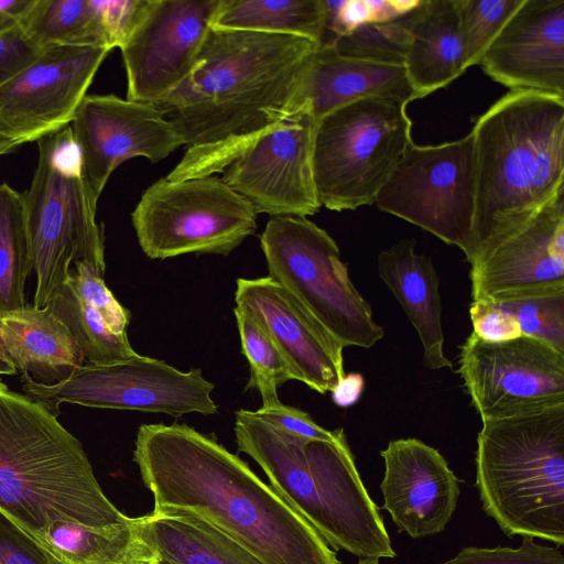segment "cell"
Wrapping results in <instances>:
<instances>
[{
  "mask_svg": "<svg viewBox=\"0 0 564 564\" xmlns=\"http://www.w3.org/2000/svg\"><path fill=\"white\" fill-rule=\"evenodd\" d=\"M134 445L153 512L196 516L263 564H340L271 486L214 438L186 424H143Z\"/></svg>",
  "mask_w": 564,
  "mask_h": 564,
  "instance_id": "obj_1",
  "label": "cell"
},
{
  "mask_svg": "<svg viewBox=\"0 0 564 564\" xmlns=\"http://www.w3.org/2000/svg\"><path fill=\"white\" fill-rule=\"evenodd\" d=\"M317 45L296 36L212 26L189 76L153 104L186 147L165 177L223 173L286 116L301 69Z\"/></svg>",
  "mask_w": 564,
  "mask_h": 564,
  "instance_id": "obj_2",
  "label": "cell"
},
{
  "mask_svg": "<svg viewBox=\"0 0 564 564\" xmlns=\"http://www.w3.org/2000/svg\"><path fill=\"white\" fill-rule=\"evenodd\" d=\"M471 258L564 191V99L510 90L476 121Z\"/></svg>",
  "mask_w": 564,
  "mask_h": 564,
  "instance_id": "obj_3",
  "label": "cell"
},
{
  "mask_svg": "<svg viewBox=\"0 0 564 564\" xmlns=\"http://www.w3.org/2000/svg\"><path fill=\"white\" fill-rule=\"evenodd\" d=\"M0 511L35 540L56 522H128L101 490L82 443L44 403L0 379Z\"/></svg>",
  "mask_w": 564,
  "mask_h": 564,
  "instance_id": "obj_4",
  "label": "cell"
},
{
  "mask_svg": "<svg viewBox=\"0 0 564 564\" xmlns=\"http://www.w3.org/2000/svg\"><path fill=\"white\" fill-rule=\"evenodd\" d=\"M238 451L253 458L274 491L335 550L359 558L395 557L341 429L333 441L292 436L256 415L235 414Z\"/></svg>",
  "mask_w": 564,
  "mask_h": 564,
  "instance_id": "obj_5",
  "label": "cell"
},
{
  "mask_svg": "<svg viewBox=\"0 0 564 564\" xmlns=\"http://www.w3.org/2000/svg\"><path fill=\"white\" fill-rule=\"evenodd\" d=\"M476 486L484 511L508 535L564 544V403L482 420Z\"/></svg>",
  "mask_w": 564,
  "mask_h": 564,
  "instance_id": "obj_6",
  "label": "cell"
},
{
  "mask_svg": "<svg viewBox=\"0 0 564 564\" xmlns=\"http://www.w3.org/2000/svg\"><path fill=\"white\" fill-rule=\"evenodd\" d=\"M406 106L369 97L317 120L312 163L321 206L343 212L376 202L413 142Z\"/></svg>",
  "mask_w": 564,
  "mask_h": 564,
  "instance_id": "obj_7",
  "label": "cell"
},
{
  "mask_svg": "<svg viewBox=\"0 0 564 564\" xmlns=\"http://www.w3.org/2000/svg\"><path fill=\"white\" fill-rule=\"evenodd\" d=\"M268 272L344 347L384 336L355 288L335 240L305 217H271L260 236Z\"/></svg>",
  "mask_w": 564,
  "mask_h": 564,
  "instance_id": "obj_8",
  "label": "cell"
},
{
  "mask_svg": "<svg viewBox=\"0 0 564 564\" xmlns=\"http://www.w3.org/2000/svg\"><path fill=\"white\" fill-rule=\"evenodd\" d=\"M252 207L216 175L162 177L131 214L138 242L150 259L186 253L228 254L257 229Z\"/></svg>",
  "mask_w": 564,
  "mask_h": 564,
  "instance_id": "obj_9",
  "label": "cell"
},
{
  "mask_svg": "<svg viewBox=\"0 0 564 564\" xmlns=\"http://www.w3.org/2000/svg\"><path fill=\"white\" fill-rule=\"evenodd\" d=\"M37 164L23 193L32 270L36 284L33 305L45 307L83 262L104 276L102 228L96 220L97 202L83 176L57 171L45 145L36 141Z\"/></svg>",
  "mask_w": 564,
  "mask_h": 564,
  "instance_id": "obj_10",
  "label": "cell"
},
{
  "mask_svg": "<svg viewBox=\"0 0 564 564\" xmlns=\"http://www.w3.org/2000/svg\"><path fill=\"white\" fill-rule=\"evenodd\" d=\"M377 207L433 234L466 254L475 212L471 131L437 145H409L376 198Z\"/></svg>",
  "mask_w": 564,
  "mask_h": 564,
  "instance_id": "obj_11",
  "label": "cell"
},
{
  "mask_svg": "<svg viewBox=\"0 0 564 564\" xmlns=\"http://www.w3.org/2000/svg\"><path fill=\"white\" fill-rule=\"evenodd\" d=\"M22 389L56 415L62 403L89 408L133 410L180 416L209 415L218 406L212 398L214 384L200 369L181 371L163 360L137 355L108 364H84L70 377L52 384L23 373Z\"/></svg>",
  "mask_w": 564,
  "mask_h": 564,
  "instance_id": "obj_12",
  "label": "cell"
},
{
  "mask_svg": "<svg viewBox=\"0 0 564 564\" xmlns=\"http://www.w3.org/2000/svg\"><path fill=\"white\" fill-rule=\"evenodd\" d=\"M458 371L481 421L564 403V354L531 337L487 343L471 333Z\"/></svg>",
  "mask_w": 564,
  "mask_h": 564,
  "instance_id": "obj_13",
  "label": "cell"
},
{
  "mask_svg": "<svg viewBox=\"0 0 564 564\" xmlns=\"http://www.w3.org/2000/svg\"><path fill=\"white\" fill-rule=\"evenodd\" d=\"M220 0H143L119 45L127 99L155 104L193 72Z\"/></svg>",
  "mask_w": 564,
  "mask_h": 564,
  "instance_id": "obj_14",
  "label": "cell"
},
{
  "mask_svg": "<svg viewBox=\"0 0 564 564\" xmlns=\"http://www.w3.org/2000/svg\"><path fill=\"white\" fill-rule=\"evenodd\" d=\"M315 127L306 111L286 115L224 170L223 181L256 214L315 215L322 207L312 163Z\"/></svg>",
  "mask_w": 564,
  "mask_h": 564,
  "instance_id": "obj_15",
  "label": "cell"
},
{
  "mask_svg": "<svg viewBox=\"0 0 564 564\" xmlns=\"http://www.w3.org/2000/svg\"><path fill=\"white\" fill-rule=\"evenodd\" d=\"M110 51L96 46L42 50L0 86V133L19 147L69 126Z\"/></svg>",
  "mask_w": 564,
  "mask_h": 564,
  "instance_id": "obj_16",
  "label": "cell"
},
{
  "mask_svg": "<svg viewBox=\"0 0 564 564\" xmlns=\"http://www.w3.org/2000/svg\"><path fill=\"white\" fill-rule=\"evenodd\" d=\"M469 263L473 301L564 293V191Z\"/></svg>",
  "mask_w": 564,
  "mask_h": 564,
  "instance_id": "obj_17",
  "label": "cell"
},
{
  "mask_svg": "<svg viewBox=\"0 0 564 564\" xmlns=\"http://www.w3.org/2000/svg\"><path fill=\"white\" fill-rule=\"evenodd\" d=\"M70 128L82 150L83 177L97 199L121 163L138 156L156 163L184 145L155 105L115 95H86Z\"/></svg>",
  "mask_w": 564,
  "mask_h": 564,
  "instance_id": "obj_18",
  "label": "cell"
},
{
  "mask_svg": "<svg viewBox=\"0 0 564 564\" xmlns=\"http://www.w3.org/2000/svg\"><path fill=\"white\" fill-rule=\"evenodd\" d=\"M235 301L263 326L295 380L325 394L345 376L344 347L270 276L238 279Z\"/></svg>",
  "mask_w": 564,
  "mask_h": 564,
  "instance_id": "obj_19",
  "label": "cell"
},
{
  "mask_svg": "<svg viewBox=\"0 0 564 564\" xmlns=\"http://www.w3.org/2000/svg\"><path fill=\"white\" fill-rule=\"evenodd\" d=\"M479 64L510 90L564 99V0H523Z\"/></svg>",
  "mask_w": 564,
  "mask_h": 564,
  "instance_id": "obj_20",
  "label": "cell"
},
{
  "mask_svg": "<svg viewBox=\"0 0 564 564\" xmlns=\"http://www.w3.org/2000/svg\"><path fill=\"white\" fill-rule=\"evenodd\" d=\"M380 455L382 508L399 531L414 539L444 531L458 502L459 480L443 455L413 437L390 441Z\"/></svg>",
  "mask_w": 564,
  "mask_h": 564,
  "instance_id": "obj_21",
  "label": "cell"
},
{
  "mask_svg": "<svg viewBox=\"0 0 564 564\" xmlns=\"http://www.w3.org/2000/svg\"><path fill=\"white\" fill-rule=\"evenodd\" d=\"M369 97L406 105L416 99L403 66L348 57L332 44L319 43L301 69L285 112L303 110L317 122L344 105Z\"/></svg>",
  "mask_w": 564,
  "mask_h": 564,
  "instance_id": "obj_22",
  "label": "cell"
},
{
  "mask_svg": "<svg viewBox=\"0 0 564 564\" xmlns=\"http://www.w3.org/2000/svg\"><path fill=\"white\" fill-rule=\"evenodd\" d=\"M415 240L403 239L377 258L379 278L402 306L423 347V364L452 368L444 354L440 279L431 259L415 252Z\"/></svg>",
  "mask_w": 564,
  "mask_h": 564,
  "instance_id": "obj_23",
  "label": "cell"
},
{
  "mask_svg": "<svg viewBox=\"0 0 564 564\" xmlns=\"http://www.w3.org/2000/svg\"><path fill=\"white\" fill-rule=\"evenodd\" d=\"M0 339L17 371L40 383L65 380L85 364L74 336L50 305L0 312Z\"/></svg>",
  "mask_w": 564,
  "mask_h": 564,
  "instance_id": "obj_24",
  "label": "cell"
},
{
  "mask_svg": "<svg viewBox=\"0 0 564 564\" xmlns=\"http://www.w3.org/2000/svg\"><path fill=\"white\" fill-rule=\"evenodd\" d=\"M403 67L416 96L443 88L467 70L454 0H420L405 14Z\"/></svg>",
  "mask_w": 564,
  "mask_h": 564,
  "instance_id": "obj_25",
  "label": "cell"
},
{
  "mask_svg": "<svg viewBox=\"0 0 564 564\" xmlns=\"http://www.w3.org/2000/svg\"><path fill=\"white\" fill-rule=\"evenodd\" d=\"M134 520L159 564H263L236 540L196 516L152 511Z\"/></svg>",
  "mask_w": 564,
  "mask_h": 564,
  "instance_id": "obj_26",
  "label": "cell"
},
{
  "mask_svg": "<svg viewBox=\"0 0 564 564\" xmlns=\"http://www.w3.org/2000/svg\"><path fill=\"white\" fill-rule=\"evenodd\" d=\"M39 541L63 564H154L153 551L141 539L134 518L107 528L56 522Z\"/></svg>",
  "mask_w": 564,
  "mask_h": 564,
  "instance_id": "obj_27",
  "label": "cell"
},
{
  "mask_svg": "<svg viewBox=\"0 0 564 564\" xmlns=\"http://www.w3.org/2000/svg\"><path fill=\"white\" fill-rule=\"evenodd\" d=\"M323 0H220L212 26L322 41Z\"/></svg>",
  "mask_w": 564,
  "mask_h": 564,
  "instance_id": "obj_28",
  "label": "cell"
},
{
  "mask_svg": "<svg viewBox=\"0 0 564 564\" xmlns=\"http://www.w3.org/2000/svg\"><path fill=\"white\" fill-rule=\"evenodd\" d=\"M19 24L41 51L56 46L113 48L98 0H34Z\"/></svg>",
  "mask_w": 564,
  "mask_h": 564,
  "instance_id": "obj_29",
  "label": "cell"
},
{
  "mask_svg": "<svg viewBox=\"0 0 564 564\" xmlns=\"http://www.w3.org/2000/svg\"><path fill=\"white\" fill-rule=\"evenodd\" d=\"M32 271L23 193L0 183V312L25 306Z\"/></svg>",
  "mask_w": 564,
  "mask_h": 564,
  "instance_id": "obj_30",
  "label": "cell"
},
{
  "mask_svg": "<svg viewBox=\"0 0 564 564\" xmlns=\"http://www.w3.org/2000/svg\"><path fill=\"white\" fill-rule=\"evenodd\" d=\"M47 305L72 333L87 364L108 365L138 355L127 333H113L97 311L79 300L67 282L58 288Z\"/></svg>",
  "mask_w": 564,
  "mask_h": 564,
  "instance_id": "obj_31",
  "label": "cell"
},
{
  "mask_svg": "<svg viewBox=\"0 0 564 564\" xmlns=\"http://www.w3.org/2000/svg\"><path fill=\"white\" fill-rule=\"evenodd\" d=\"M241 343V351L247 358L250 377L246 389H257L261 395L262 406L280 404L278 389L295 377L275 347L274 343L258 322L245 307L234 308Z\"/></svg>",
  "mask_w": 564,
  "mask_h": 564,
  "instance_id": "obj_32",
  "label": "cell"
},
{
  "mask_svg": "<svg viewBox=\"0 0 564 564\" xmlns=\"http://www.w3.org/2000/svg\"><path fill=\"white\" fill-rule=\"evenodd\" d=\"M523 0H454L467 67L479 64L489 44Z\"/></svg>",
  "mask_w": 564,
  "mask_h": 564,
  "instance_id": "obj_33",
  "label": "cell"
},
{
  "mask_svg": "<svg viewBox=\"0 0 564 564\" xmlns=\"http://www.w3.org/2000/svg\"><path fill=\"white\" fill-rule=\"evenodd\" d=\"M405 14L388 22L365 23L330 44L348 57L403 66L409 42Z\"/></svg>",
  "mask_w": 564,
  "mask_h": 564,
  "instance_id": "obj_34",
  "label": "cell"
},
{
  "mask_svg": "<svg viewBox=\"0 0 564 564\" xmlns=\"http://www.w3.org/2000/svg\"><path fill=\"white\" fill-rule=\"evenodd\" d=\"M516 317L522 336L564 354V293L501 301Z\"/></svg>",
  "mask_w": 564,
  "mask_h": 564,
  "instance_id": "obj_35",
  "label": "cell"
},
{
  "mask_svg": "<svg viewBox=\"0 0 564 564\" xmlns=\"http://www.w3.org/2000/svg\"><path fill=\"white\" fill-rule=\"evenodd\" d=\"M66 282L80 301L99 313L113 333H127L130 312L115 297L104 276L88 264L78 262L73 265Z\"/></svg>",
  "mask_w": 564,
  "mask_h": 564,
  "instance_id": "obj_36",
  "label": "cell"
},
{
  "mask_svg": "<svg viewBox=\"0 0 564 564\" xmlns=\"http://www.w3.org/2000/svg\"><path fill=\"white\" fill-rule=\"evenodd\" d=\"M443 564H564V555L558 546L538 544L534 538L524 535L517 549L467 546Z\"/></svg>",
  "mask_w": 564,
  "mask_h": 564,
  "instance_id": "obj_37",
  "label": "cell"
},
{
  "mask_svg": "<svg viewBox=\"0 0 564 564\" xmlns=\"http://www.w3.org/2000/svg\"><path fill=\"white\" fill-rule=\"evenodd\" d=\"M0 564H63L0 511Z\"/></svg>",
  "mask_w": 564,
  "mask_h": 564,
  "instance_id": "obj_38",
  "label": "cell"
},
{
  "mask_svg": "<svg viewBox=\"0 0 564 564\" xmlns=\"http://www.w3.org/2000/svg\"><path fill=\"white\" fill-rule=\"evenodd\" d=\"M469 315L473 334L487 343H505L521 335L516 317L501 302L473 301Z\"/></svg>",
  "mask_w": 564,
  "mask_h": 564,
  "instance_id": "obj_39",
  "label": "cell"
},
{
  "mask_svg": "<svg viewBox=\"0 0 564 564\" xmlns=\"http://www.w3.org/2000/svg\"><path fill=\"white\" fill-rule=\"evenodd\" d=\"M254 413L281 431L306 441H333L337 434V430L319 426L306 412L282 403L261 406Z\"/></svg>",
  "mask_w": 564,
  "mask_h": 564,
  "instance_id": "obj_40",
  "label": "cell"
},
{
  "mask_svg": "<svg viewBox=\"0 0 564 564\" xmlns=\"http://www.w3.org/2000/svg\"><path fill=\"white\" fill-rule=\"evenodd\" d=\"M40 53L41 50L26 37L20 24L0 31V86L25 68Z\"/></svg>",
  "mask_w": 564,
  "mask_h": 564,
  "instance_id": "obj_41",
  "label": "cell"
},
{
  "mask_svg": "<svg viewBox=\"0 0 564 564\" xmlns=\"http://www.w3.org/2000/svg\"><path fill=\"white\" fill-rule=\"evenodd\" d=\"M365 379L361 373L350 372L339 380L336 387L330 391L335 404L340 408H347L355 404L362 394Z\"/></svg>",
  "mask_w": 564,
  "mask_h": 564,
  "instance_id": "obj_42",
  "label": "cell"
},
{
  "mask_svg": "<svg viewBox=\"0 0 564 564\" xmlns=\"http://www.w3.org/2000/svg\"><path fill=\"white\" fill-rule=\"evenodd\" d=\"M17 372L18 371L9 359L0 339V376H13L17 375Z\"/></svg>",
  "mask_w": 564,
  "mask_h": 564,
  "instance_id": "obj_43",
  "label": "cell"
},
{
  "mask_svg": "<svg viewBox=\"0 0 564 564\" xmlns=\"http://www.w3.org/2000/svg\"><path fill=\"white\" fill-rule=\"evenodd\" d=\"M14 148L15 145L0 133V156L11 152Z\"/></svg>",
  "mask_w": 564,
  "mask_h": 564,
  "instance_id": "obj_44",
  "label": "cell"
},
{
  "mask_svg": "<svg viewBox=\"0 0 564 564\" xmlns=\"http://www.w3.org/2000/svg\"><path fill=\"white\" fill-rule=\"evenodd\" d=\"M379 558H359L357 564H378Z\"/></svg>",
  "mask_w": 564,
  "mask_h": 564,
  "instance_id": "obj_45",
  "label": "cell"
},
{
  "mask_svg": "<svg viewBox=\"0 0 564 564\" xmlns=\"http://www.w3.org/2000/svg\"><path fill=\"white\" fill-rule=\"evenodd\" d=\"M154 564H159V563L156 562V563H154Z\"/></svg>",
  "mask_w": 564,
  "mask_h": 564,
  "instance_id": "obj_46",
  "label": "cell"
}]
</instances>
